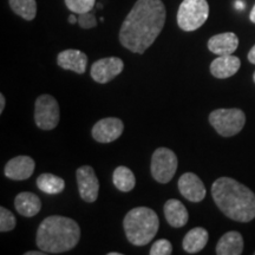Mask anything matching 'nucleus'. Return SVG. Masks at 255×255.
<instances>
[{
	"mask_svg": "<svg viewBox=\"0 0 255 255\" xmlns=\"http://www.w3.org/2000/svg\"><path fill=\"white\" fill-rule=\"evenodd\" d=\"M66 7H68L72 13L81 14L85 12H90L94 9L96 0H64Z\"/></svg>",
	"mask_w": 255,
	"mask_h": 255,
	"instance_id": "24",
	"label": "nucleus"
},
{
	"mask_svg": "<svg viewBox=\"0 0 255 255\" xmlns=\"http://www.w3.org/2000/svg\"><path fill=\"white\" fill-rule=\"evenodd\" d=\"M45 254H47V253H45V252L41 251V250L39 252L31 251V252H26V253H25V255H45Z\"/></svg>",
	"mask_w": 255,
	"mask_h": 255,
	"instance_id": "30",
	"label": "nucleus"
},
{
	"mask_svg": "<svg viewBox=\"0 0 255 255\" xmlns=\"http://www.w3.org/2000/svg\"><path fill=\"white\" fill-rule=\"evenodd\" d=\"M124 124L117 117L102 119L92 128L91 133L95 141L100 143H111L119 139L123 133Z\"/></svg>",
	"mask_w": 255,
	"mask_h": 255,
	"instance_id": "11",
	"label": "nucleus"
},
{
	"mask_svg": "<svg viewBox=\"0 0 255 255\" xmlns=\"http://www.w3.org/2000/svg\"><path fill=\"white\" fill-rule=\"evenodd\" d=\"M253 81H254V83H255V71H254V73H253Z\"/></svg>",
	"mask_w": 255,
	"mask_h": 255,
	"instance_id": "35",
	"label": "nucleus"
},
{
	"mask_svg": "<svg viewBox=\"0 0 255 255\" xmlns=\"http://www.w3.org/2000/svg\"><path fill=\"white\" fill-rule=\"evenodd\" d=\"M108 255H122L119 252H111V253H108Z\"/></svg>",
	"mask_w": 255,
	"mask_h": 255,
	"instance_id": "33",
	"label": "nucleus"
},
{
	"mask_svg": "<svg viewBox=\"0 0 255 255\" xmlns=\"http://www.w3.org/2000/svg\"><path fill=\"white\" fill-rule=\"evenodd\" d=\"M69 23L70 24H76V23H78V18L76 17L75 14H71L69 17Z\"/></svg>",
	"mask_w": 255,
	"mask_h": 255,
	"instance_id": "31",
	"label": "nucleus"
},
{
	"mask_svg": "<svg viewBox=\"0 0 255 255\" xmlns=\"http://www.w3.org/2000/svg\"><path fill=\"white\" fill-rule=\"evenodd\" d=\"M113 182L122 193H129L135 188L136 177L131 170L124 165H120L114 170Z\"/></svg>",
	"mask_w": 255,
	"mask_h": 255,
	"instance_id": "22",
	"label": "nucleus"
},
{
	"mask_svg": "<svg viewBox=\"0 0 255 255\" xmlns=\"http://www.w3.org/2000/svg\"><path fill=\"white\" fill-rule=\"evenodd\" d=\"M76 178L81 199L88 203L95 202L100 193V181L96 176L94 168L90 165H82L76 171Z\"/></svg>",
	"mask_w": 255,
	"mask_h": 255,
	"instance_id": "9",
	"label": "nucleus"
},
{
	"mask_svg": "<svg viewBox=\"0 0 255 255\" xmlns=\"http://www.w3.org/2000/svg\"><path fill=\"white\" fill-rule=\"evenodd\" d=\"M237 7L238 8H244V4H240V1L237 2Z\"/></svg>",
	"mask_w": 255,
	"mask_h": 255,
	"instance_id": "34",
	"label": "nucleus"
},
{
	"mask_svg": "<svg viewBox=\"0 0 255 255\" xmlns=\"http://www.w3.org/2000/svg\"><path fill=\"white\" fill-rule=\"evenodd\" d=\"M163 212L167 222L174 228H181L186 226L189 219L188 210L183 203L175 199L168 200L164 203Z\"/></svg>",
	"mask_w": 255,
	"mask_h": 255,
	"instance_id": "17",
	"label": "nucleus"
},
{
	"mask_svg": "<svg viewBox=\"0 0 255 255\" xmlns=\"http://www.w3.org/2000/svg\"><path fill=\"white\" fill-rule=\"evenodd\" d=\"M128 241L133 246H145L154 240L159 228L158 216L148 207H136L126 215L123 221Z\"/></svg>",
	"mask_w": 255,
	"mask_h": 255,
	"instance_id": "4",
	"label": "nucleus"
},
{
	"mask_svg": "<svg viewBox=\"0 0 255 255\" xmlns=\"http://www.w3.org/2000/svg\"><path fill=\"white\" fill-rule=\"evenodd\" d=\"M57 64L64 70L83 75L88 66V56L79 50H64L57 57Z\"/></svg>",
	"mask_w": 255,
	"mask_h": 255,
	"instance_id": "14",
	"label": "nucleus"
},
{
	"mask_svg": "<svg viewBox=\"0 0 255 255\" xmlns=\"http://www.w3.org/2000/svg\"><path fill=\"white\" fill-rule=\"evenodd\" d=\"M60 119L59 104L51 95H41L34 103V122L41 130H53Z\"/></svg>",
	"mask_w": 255,
	"mask_h": 255,
	"instance_id": "8",
	"label": "nucleus"
},
{
	"mask_svg": "<svg viewBox=\"0 0 255 255\" xmlns=\"http://www.w3.org/2000/svg\"><path fill=\"white\" fill-rule=\"evenodd\" d=\"M5 104H6V101H5V96L2 94H0V114L4 113V109H5Z\"/></svg>",
	"mask_w": 255,
	"mask_h": 255,
	"instance_id": "29",
	"label": "nucleus"
},
{
	"mask_svg": "<svg viewBox=\"0 0 255 255\" xmlns=\"http://www.w3.org/2000/svg\"><path fill=\"white\" fill-rule=\"evenodd\" d=\"M254 255H255V252H254Z\"/></svg>",
	"mask_w": 255,
	"mask_h": 255,
	"instance_id": "36",
	"label": "nucleus"
},
{
	"mask_svg": "<svg viewBox=\"0 0 255 255\" xmlns=\"http://www.w3.org/2000/svg\"><path fill=\"white\" fill-rule=\"evenodd\" d=\"M15 225H17V220L13 213L6 209L5 207H0V232L6 233L13 231Z\"/></svg>",
	"mask_w": 255,
	"mask_h": 255,
	"instance_id": "25",
	"label": "nucleus"
},
{
	"mask_svg": "<svg viewBox=\"0 0 255 255\" xmlns=\"http://www.w3.org/2000/svg\"><path fill=\"white\" fill-rule=\"evenodd\" d=\"M212 196L218 208L233 221L246 223L255 219V194L234 178H218L212 186Z\"/></svg>",
	"mask_w": 255,
	"mask_h": 255,
	"instance_id": "2",
	"label": "nucleus"
},
{
	"mask_svg": "<svg viewBox=\"0 0 255 255\" xmlns=\"http://www.w3.org/2000/svg\"><path fill=\"white\" fill-rule=\"evenodd\" d=\"M241 66L240 58L234 55L219 56L210 64V73L215 78L226 79L234 76Z\"/></svg>",
	"mask_w": 255,
	"mask_h": 255,
	"instance_id": "16",
	"label": "nucleus"
},
{
	"mask_svg": "<svg viewBox=\"0 0 255 255\" xmlns=\"http://www.w3.org/2000/svg\"><path fill=\"white\" fill-rule=\"evenodd\" d=\"M78 25L84 30L94 28L97 26V19L92 11L85 12V13L78 14Z\"/></svg>",
	"mask_w": 255,
	"mask_h": 255,
	"instance_id": "27",
	"label": "nucleus"
},
{
	"mask_svg": "<svg viewBox=\"0 0 255 255\" xmlns=\"http://www.w3.org/2000/svg\"><path fill=\"white\" fill-rule=\"evenodd\" d=\"M250 19H251V21H252V23L255 24V5L253 6V8H252V11H251Z\"/></svg>",
	"mask_w": 255,
	"mask_h": 255,
	"instance_id": "32",
	"label": "nucleus"
},
{
	"mask_svg": "<svg viewBox=\"0 0 255 255\" xmlns=\"http://www.w3.org/2000/svg\"><path fill=\"white\" fill-rule=\"evenodd\" d=\"M15 210L25 218L36 216L41 209V201L36 194L30 191L19 193L14 199Z\"/></svg>",
	"mask_w": 255,
	"mask_h": 255,
	"instance_id": "19",
	"label": "nucleus"
},
{
	"mask_svg": "<svg viewBox=\"0 0 255 255\" xmlns=\"http://www.w3.org/2000/svg\"><path fill=\"white\" fill-rule=\"evenodd\" d=\"M218 255H240L244 252V238L237 231L223 234L215 247Z\"/></svg>",
	"mask_w": 255,
	"mask_h": 255,
	"instance_id": "18",
	"label": "nucleus"
},
{
	"mask_svg": "<svg viewBox=\"0 0 255 255\" xmlns=\"http://www.w3.org/2000/svg\"><path fill=\"white\" fill-rule=\"evenodd\" d=\"M81 228L75 220L60 215L47 216L38 227L36 244L47 254H60L77 246Z\"/></svg>",
	"mask_w": 255,
	"mask_h": 255,
	"instance_id": "3",
	"label": "nucleus"
},
{
	"mask_svg": "<svg viewBox=\"0 0 255 255\" xmlns=\"http://www.w3.org/2000/svg\"><path fill=\"white\" fill-rule=\"evenodd\" d=\"M239 46V38L233 32H225L213 36L208 40V50L218 56L233 55Z\"/></svg>",
	"mask_w": 255,
	"mask_h": 255,
	"instance_id": "15",
	"label": "nucleus"
},
{
	"mask_svg": "<svg viewBox=\"0 0 255 255\" xmlns=\"http://www.w3.org/2000/svg\"><path fill=\"white\" fill-rule=\"evenodd\" d=\"M248 60L255 65V45L252 47L250 52H248Z\"/></svg>",
	"mask_w": 255,
	"mask_h": 255,
	"instance_id": "28",
	"label": "nucleus"
},
{
	"mask_svg": "<svg viewBox=\"0 0 255 255\" xmlns=\"http://www.w3.org/2000/svg\"><path fill=\"white\" fill-rule=\"evenodd\" d=\"M124 69L123 60L119 57H107L92 64L90 75L96 83L105 84L116 78Z\"/></svg>",
	"mask_w": 255,
	"mask_h": 255,
	"instance_id": "10",
	"label": "nucleus"
},
{
	"mask_svg": "<svg viewBox=\"0 0 255 255\" xmlns=\"http://www.w3.org/2000/svg\"><path fill=\"white\" fill-rule=\"evenodd\" d=\"M177 156L169 148L156 149L151 157L150 170L155 181L165 184L173 180L177 170Z\"/></svg>",
	"mask_w": 255,
	"mask_h": 255,
	"instance_id": "7",
	"label": "nucleus"
},
{
	"mask_svg": "<svg viewBox=\"0 0 255 255\" xmlns=\"http://www.w3.org/2000/svg\"><path fill=\"white\" fill-rule=\"evenodd\" d=\"M171 253H173V245L165 239H159L155 241L149 251L150 255H170Z\"/></svg>",
	"mask_w": 255,
	"mask_h": 255,
	"instance_id": "26",
	"label": "nucleus"
},
{
	"mask_svg": "<svg viewBox=\"0 0 255 255\" xmlns=\"http://www.w3.org/2000/svg\"><path fill=\"white\" fill-rule=\"evenodd\" d=\"M209 234L207 229L202 227H196L190 229L189 232L184 235L182 241V247L184 252L188 254H196L206 247L208 244Z\"/></svg>",
	"mask_w": 255,
	"mask_h": 255,
	"instance_id": "20",
	"label": "nucleus"
},
{
	"mask_svg": "<svg viewBox=\"0 0 255 255\" xmlns=\"http://www.w3.org/2000/svg\"><path fill=\"white\" fill-rule=\"evenodd\" d=\"M37 187L38 189L47 195H57L60 194L65 188V181L62 177L56 176L53 174H41L37 177Z\"/></svg>",
	"mask_w": 255,
	"mask_h": 255,
	"instance_id": "21",
	"label": "nucleus"
},
{
	"mask_svg": "<svg viewBox=\"0 0 255 255\" xmlns=\"http://www.w3.org/2000/svg\"><path fill=\"white\" fill-rule=\"evenodd\" d=\"M9 7L15 14L25 20L31 21L36 18L37 2L36 0H8Z\"/></svg>",
	"mask_w": 255,
	"mask_h": 255,
	"instance_id": "23",
	"label": "nucleus"
},
{
	"mask_svg": "<svg viewBox=\"0 0 255 255\" xmlns=\"http://www.w3.org/2000/svg\"><path fill=\"white\" fill-rule=\"evenodd\" d=\"M36 163L30 156H17L9 159L4 168L5 176L13 181H24L33 175Z\"/></svg>",
	"mask_w": 255,
	"mask_h": 255,
	"instance_id": "13",
	"label": "nucleus"
},
{
	"mask_svg": "<svg viewBox=\"0 0 255 255\" xmlns=\"http://www.w3.org/2000/svg\"><path fill=\"white\" fill-rule=\"evenodd\" d=\"M162 0H137L120 30V43L127 50L143 55L159 36L165 24Z\"/></svg>",
	"mask_w": 255,
	"mask_h": 255,
	"instance_id": "1",
	"label": "nucleus"
},
{
	"mask_svg": "<svg viewBox=\"0 0 255 255\" xmlns=\"http://www.w3.org/2000/svg\"><path fill=\"white\" fill-rule=\"evenodd\" d=\"M178 190L184 199L199 203L206 197L207 190L201 178L194 173H186L178 178Z\"/></svg>",
	"mask_w": 255,
	"mask_h": 255,
	"instance_id": "12",
	"label": "nucleus"
},
{
	"mask_svg": "<svg viewBox=\"0 0 255 255\" xmlns=\"http://www.w3.org/2000/svg\"><path fill=\"white\" fill-rule=\"evenodd\" d=\"M209 15L207 0H183L177 11V25L184 32L200 28Z\"/></svg>",
	"mask_w": 255,
	"mask_h": 255,
	"instance_id": "5",
	"label": "nucleus"
},
{
	"mask_svg": "<svg viewBox=\"0 0 255 255\" xmlns=\"http://www.w3.org/2000/svg\"><path fill=\"white\" fill-rule=\"evenodd\" d=\"M210 126L222 137H232L244 129L246 115L240 109H216L209 115Z\"/></svg>",
	"mask_w": 255,
	"mask_h": 255,
	"instance_id": "6",
	"label": "nucleus"
}]
</instances>
